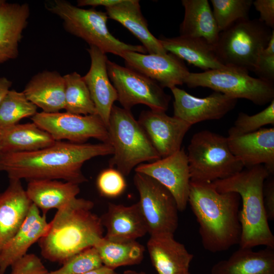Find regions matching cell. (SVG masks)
Listing matches in <instances>:
<instances>
[{
  "label": "cell",
  "instance_id": "obj_9",
  "mask_svg": "<svg viewBox=\"0 0 274 274\" xmlns=\"http://www.w3.org/2000/svg\"><path fill=\"white\" fill-rule=\"evenodd\" d=\"M249 72L232 67L190 72L185 81L189 88L203 87L230 97L245 98L264 105L274 99V83L254 78Z\"/></svg>",
  "mask_w": 274,
  "mask_h": 274
},
{
  "label": "cell",
  "instance_id": "obj_30",
  "mask_svg": "<svg viewBox=\"0 0 274 274\" xmlns=\"http://www.w3.org/2000/svg\"><path fill=\"white\" fill-rule=\"evenodd\" d=\"M0 153L37 151L53 145L55 141L33 122L17 124L2 129Z\"/></svg>",
  "mask_w": 274,
  "mask_h": 274
},
{
  "label": "cell",
  "instance_id": "obj_37",
  "mask_svg": "<svg viewBox=\"0 0 274 274\" xmlns=\"http://www.w3.org/2000/svg\"><path fill=\"white\" fill-rule=\"evenodd\" d=\"M96 187L101 195L114 198L124 192L126 183L124 176L119 171L109 167L101 171L97 176Z\"/></svg>",
  "mask_w": 274,
  "mask_h": 274
},
{
  "label": "cell",
  "instance_id": "obj_39",
  "mask_svg": "<svg viewBox=\"0 0 274 274\" xmlns=\"http://www.w3.org/2000/svg\"><path fill=\"white\" fill-rule=\"evenodd\" d=\"M10 274H50L41 259L34 254H27L11 265Z\"/></svg>",
  "mask_w": 274,
  "mask_h": 274
},
{
  "label": "cell",
  "instance_id": "obj_41",
  "mask_svg": "<svg viewBox=\"0 0 274 274\" xmlns=\"http://www.w3.org/2000/svg\"><path fill=\"white\" fill-rule=\"evenodd\" d=\"M264 204L268 220L274 219V180L270 179L264 185Z\"/></svg>",
  "mask_w": 274,
  "mask_h": 274
},
{
  "label": "cell",
  "instance_id": "obj_33",
  "mask_svg": "<svg viewBox=\"0 0 274 274\" xmlns=\"http://www.w3.org/2000/svg\"><path fill=\"white\" fill-rule=\"evenodd\" d=\"M37 108L23 91L9 90L0 102V128L17 124L23 118L32 117L37 113Z\"/></svg>",
  "mask_w": 274,
  "mask_h": 274
},
{
  "label": "cell",
  "instance_id": "obj_35",
  "mask_svg": "<svg viewBox=\"0 0 274 274\" xmlns=\"http://www.w3.org/2000/svg\"><path fill=\"white\" fill-rule=\"evenodd\" d=\"M104 266L94 246L85 249L65 261L58 269L50 274H83Z\"/></svg>",
  "mask_w": 274,
  "mask_h": 274
},
{
  "label": "cell",
  "instance_id": "obj_17",
  "mask_svg": "<svg viewBox=\"0 0 274 274\" xmlns=\"http://www.w3.org/2000/svg\"><path fill=\"white\" fill-rule=\"evenodd\" d=\"M226 138L231 152L244 167L263 165L270 174H273V128H262L246 134L228 130Z\"/></svg>",
  "mask_w": 274,
  "mask_h": 274
},
{
  "label": "cell",
  "instance_id": "obj_49",
  "mask_svg": "<svg viewBox=\"0 0 274 274\" xmlns=\"http://www.w3.org/2000/svg\"><path fill=\"white\" fill-rule=\"evenodd\" d=\"M189 274H190V273H189Z\"/></svg>",
  "mask_w": 274,
  "mask_h": 274
},
{
  "label": "cell",
  "instance_id": "obj_21",
  "mask_svg": "<svg viewBox=\"0 0 274 274\" xmlns=\"http://www.w3.org/2000/svg\"><path fill=\"white\" fill-rule=\"evenodd\" d=\"M100 219L107 231L104 237L111 241H136L148 233L138 202L131 206L109 203Z\"/></svg>",
  "mask_w": 274,
  "mask_h": 274
},
{
  "label": "cell",
  "instance_id": "obj_36",
  "mask_svg": "<svg viewBox=\"0 0 274 274\" xmlns=\"http://www.w3.org/2000/svg\"><path fill=\"white\" fill-rule=\"evenodd\" d=\"M267 124H274V99L265 109L256 114L249 115L239 113L234 125L229 130L246 134L257 131Z\"/></svg>",
  "mask_w": 274,
  "mask_h": 274
},
{
  "label": "cell",
  "instance_id": "obj_19",
  "mask_svg": "<svg viewBox=\"0 0 274 274\" xmlns=\"http://www.w3.org/2000/svg\"><path fill=\"white\" fill-rule=\"evenodd\" d=\"M46 215L32 203L18 230L0 251V274L27 254L29 248L46 234L49 228Z\"/></svg>",
  "mask_w": 274,
  "mask_h": 274
},
{
  "label": "cell",
  "instance_id": "obj_44",
  "mask_svg": "<svg viewBox=\"0 0 274 274\" xmlns=\"http://www.w3.org/2000/svg\"><path fill=\"white\" fill-rule=\"evenodd\" d=\"M83 274H117V273L115 271L114 269L108 268L104 265L98 269Z\"/></svg>",
  "mask_w": 274,
  "mask_h": 274
},
{
  "label": "cell",
  "instance_id": "obj_27",
  "mask_svg": "<svg viewBox=\"0 0 274 274\" xmlns=\"http://www.w3.org/2000/svg\"><path fill=\"white\" fill-rule=\"evenodd\" d=\"M211 274H274V248L257 251L239 248L212 267Z\"/></svg>",
  "mask_w": 274,
  "mask_h": 274
},
{
  "label": "cell",
  "instance_id": "obj_4",
  "mask_svg": "<svg viewBox=\"0 0 274 274\" xmlns=\"http://www.w3.org/2000/svg\"><path fill=\"white\" fill-rule=\"evenodd\" d=\"M269 175L263 165H258L212 183L219 192H233L240 196L242 207L239 212L242 227L239 248L264 246L274 248V236L269 228L263 200L264 182Z\"/></svg>",
  "mask_w": 274,
  "mask_h": 274
},
{
  "label": "cell",
  "instance_id": "obj_20",
  "mask_svg": "<svg viewBox=\"0 0 274 274\" xmlns=\"http://www.w3.org/2000/svg\"><path fill=\"white\" fill-rule=\"evenodd\" d=\"M153 265L158 274H189L194 257L185 246L177 241L174 234L150 235L147 244Z\"/></svg>",
  "mask_w": 274,
  "mask_h": 274
},
{
  "label": "cell",
  "instance_id": "obj_40",
  "mask_svg": "<svg viewBox=\"0 0 274 274\" xmlns=\"http://www.w3.org/2000/svg\"><path fill=\"white\" fill-rule=\"evenodd\" d=\"M253 5L260 13L259 18L268 27L273 29L274 27V1L256 0Z\"/></svg>",
  "mask_w": 274,
  "mask_h": 274
},
{
  "label": "cell",
  "instance_id": "obj_26",
  "mask_svg": "<svg viewBox=\"0 0 274 274\" xmlns=\"http://www.w3.org/2000/svg\"><path fill=\"white\" fill-rule=\"evenodd\" d=\"M108 18L114 20L129 30L142 43L149 54H165V50L158 39L151 33L143 16L139 1L121 0L106 8Z\"/></svg>",
  "mask_w": 274,
  "mask_h": 274
},
{
  "label": "cell",
  "instance_id": "obj_11",
  "mask_svg": "<svg viewBox=\"0 0 274 274\" xmlns=\"http://www.w3.org/2000/svg\"><path fill=\"white\" fill-rule=\"evenodd\" d=\"M107 71L115 87L117 100L123 108L130 110L135 105L143 104L151 110L166 112L171 97L156 81L127 67L108 59Z\"/></svg>",
  "mask_w": 274,
  "mask_h": 274
},
{
  "label": "cell",
  "instance_id": "obj_8",
  "mask_svg": "<svg viewBox=\"0 0 274 274\" xmlns=\"http://www.w3.org/2000/svg\"><path fill=\"white\" fill-rule=\"evenodd\" d=\"M187 155L192 182L211 183L244 168L231 152L227 138L207 130L194 134Z\"/></svg>",
  "mask_w": 274,
  "mask_h": 274
},
{
  "label": "cell",
  "instance_id": "obj_6",
  "mask_svg": "<svg viewBox=\"0 0 274 274\" xmlns=\"http://www.w3.org/2000/svg\"><path fill=\"white\" fill-rule=\"evenodd\" d=\"M45 7L62 20L66 31L105 53H111L121 57L127 51L147 53L143 45L128 44L114 37L107 26L109 18L106 12L93 8L82 9L65 0H54Z\"/></svg>",
  "mask_w": 274,
  "mask_h": 274
},
{
  "label": "cell",
  "instance_id": "obj_2",
  "mask_svg": "<svg viewBox=\"0 0 274 274\" xmlns=\"http://www.w3.org/2000/svg\"><path fill=\"white\" fill-rule=\"evenodd\" d=\"M241 200L236 192H219L212 183L190 182L188 203L199 225L205 250L217 253L239 244Z\"/></svg>",
  "mask_w": 274,
  "mask_h": 274
},
{
  "label": "cell",
  "instance_id": "obj_48",
  "mask_svg": "<svg viewBox=\"0 0 274 274\" xmlns=\"http://www.w3.org/2000/svg\"><path fill=\"white\" fill-rule=\"evenodd\" d=\"M0 141H1V139H0ZM0 150H1V143H0Z\"/></svg>",
  "mask_w": 274,
  "mask_h": 274
},
{
  "label": "cell",
  "instance_id": "obj_42",
  "mask_svg": "<svg viewBox=\"0 0 274 274\" xmlns=\"http://www.w3.org/2000/svg\"><path fill=\"white\" fill-rule=\"evenodd\" d=\"M121 0H78L77 6H104L105 8L115 5L120 3Z\"/></svg>",
  "mask_w": 274,
  "mask_h": 274
},
{
  "label": "cell",
  "instance_id": "obj_3",
  "mask_svg": "<svg viewBox=\"0 0 274 274\" xmlns=\"http://www.w3.org/2000/svg\"><path fill=\"white\" fill-rule=\"evenodd\" d=\"M93 202L75 198L57 210L46 234L39 241L42 256L63 264L78 253L94 246L103 236L100 217Z\"/></svg>",
  "mask_w": 274,
  "mask_h": 274
},
{
  "label": "cell",
  "instance_id": "obj_18",
  "mask_svg": "<svg viewBox=\"0 0 274 274\" xmlns=\"http://www.w3.org/2000/svg\"><path fill=\"white\" fill-rule=\"evenodd\" d=\"M87 51L91 64L83 78L89 90L96 114L107 127L111 111L118 99L117 91L108 75L106 53L94 46H89Z\"/></svg>",
  "mask_w": 274,
  "mask_h": 274
},
{
  "label": "cell",
  "instance_id": "obj_14",
  "mask_svg": "<svg viewBox=\"0 0 274 274\" xmlns=\"http://www.w3.org/2000/svg\"><path fill=\"white\" fill-rule=\"evenodd\" d=\"M121 57L126 67L156 81L163 88L183 85L190 73L183 60L171 53L146 54L127 51Z\"/></svg>",
  "mask_w": 274,
  "mask_h": 274
},
{
  "label": "cell",
  "instance_id": "obj_29",
  "mask_svg": "<svg viewBox=\"0 0 274 274\" xmlns=\"http://www.w3.org/2000/svg\"><path fill=\"white\" fill-rule=\"evenodd\" d=\"M184 19L180 36L202 38L214 46L220 33L208 0H183Z\"/></svg>",
  "mask_w": 274,
  "mask_h": 274
},
{
  "label": "cell",
  "instance_id": "obj_47",
  "mask_svg": "<svg viewBox=\"0 0 274 274\" xmlns=\"http://www.w3.org/2000/svg\"><path fill=\"white\" fill-rule=\"evenodd\" d=\"M1 130H2V129H1V128H0V133H1Z\"/></svg>",
  "mask_w": 274,
  "mask_h": 274
},
{
  "label": "cell",
  "instance_id": "obj_25",
  "mask_svg": "<svg viewBox=\"0 0 274 274\" xmlns=\"http://www.w3.org/2000/svg\"><path fill=\"white\" fill-rule=\"evenodd\" d=\"M158 40L166 51L204 71L228 67L218 60L214 46L202 38L179 36Z\"/></svg>",
  "mask_w": 274,
  "mask_h": 274
},
{
  "label": "cell",
  "instance_id": "obj_5",
  "mask_svg": "<svg viewBox=\"0 0 274 274\" xmlns=\"http://www.w3.org/2000/svg\"><path fill=\"white\" fill-rule=\"evenodd\" d=\"M107 129L114 150L109 166L116 167L124 176L140 164L161 158L130 110L114 105Z\"/></svg>",
  "mask_w": 274,
  "mask_h": 274
},
{
  "label": "cell",
  "instance_id": "obj_22",
  "mask_svg": "<svg viewBox=\"0 0 274 274\" xmlns=\"http://www.w3.org/2000/svg\"><path fill=\"white\" fill-rule=\"evenodd\" d=\"M31 204L21 180L9 179L0 193V251L23 223Z\"/></svg>",
  "mask_w": 274,
  "mask_h": 274
},
{
  "label": "cell",
  "instance_id": "obj_15",
  "mask_svg": "<svg viewBox=\"0 0 274 274\" xmlns=\"http://www.w3.org/2000/svg\"><path fill=\"white\" fill-rule=\"evenodd\" d=\"M170 90L174 97V116L191 126L201 121L223 118L234 108L237 100L216 91L200 98L177 87Z\"/></svg>",
  "mask_w": 274,
  "mask_h": 274
},
{
  "label": "cell",
  "instance_id": "obj_46",
  "mask_svg": "<svg viewBox=\"0 0 274 274\" xmlns=\"http://www.w3.org/2000/svg\"><path fill=\"white\" fill-rule=\"evenodd\" d=\"M6 2L5 0H0V7Z\"/></svg>",
  "mask_w": 274,
  "mask_h": 274
},
{
  "label": "cell",
  "instance_id": "obj_1",
  "mask_svg": "<svg viewBox=\"0 0 274 274\" xmlns=\"http://www.w3.org/2000/svg\"><path fill=\"white\" fill-rule=\"evenodd\" d=\"M113 152L108 143L55 141L37 151L0 153V172L6 173L9 179H60L79 185L88 181L82 171L85 162Z\"/></svg>",
  "mask_w": 274,
  "mask_h": 274
},
{
  "label": "cell",
  "instance_id": "obj_12",
  "mask_svg": "<svg viewBox=\"0 0 274 274\" xmlns=\"http://www.w3.org/2000/svg\"><path fill=\"white\" fill-rule=\"evenodd\" d=\"M31 119L55 141L66 140L74 143H85L93 138L109 143L107 127L97 114L41 112H37Z\"/></svg>",
  "mask_w": 274,
  "mask_h": 274
},
{
  "label": "cell",
  "instance_id": "obj_31",
  "mask_svg": "<svg viewBox=\"0 0 274 274\" xmlns=\"http://www.w3.org/2000/svg\"><path fill=\"white\" fill-rule=\"evenodd\" d=\"M104 266L114 269L120 266L140 263L145 252L136 241H114L103 236L94 245Z\"/></svg>",
  "mask_w": 274,
  "mask_h": 274
},
{
  "label": "cell",
  "instance_id": "obj_13",
  "mask_svg": "<svg viewBox=\"0 0 274 274\" xmlns=\"http://www.w3.org/2000/svg\"><path fill=\"white\" fill-rule=\"evenodd\" d=\"M134 170L151 177L164 186L174 197L179 211L185 210L188 202L190 174L184 148L167 157L140 164Z\"/></svg>",
  "mask_w": 274,
  "mask_h": 274
},
{
  "label": "cell",
  "instance_id": "obj_7",
  "mask_svg": "<svg viewBox=\"0 0 274 274\" xmlns=\"http://www.w3.org/2000/svg\"><path fill=\"white\" fill-rule=\"evenodd\" d=\"M273 30L259 19L237 21L220 32L214 46L216 55L225 66L254 72Z\"/></svg>",
  "mask_w": 274,
  "mask_h": 274
},
{
  "label": "cell",
  "instance_id": "obj_10",
  "mask_svg": "<svg viewBox=\"0 0 274 274\" xmlns=\"http://www.w3.org/2000/svg\"><path fill=\"white\" fill-rule=\"evenodd\" d=\"M133 183L140 196L138 201L150 235L174 234L179 224L176 201L171 193L158 182L135 173Z\"/></svg>",
  "mask_w": 274,
  "mask_h": 274
},
{
  "label": "cell",
  "instance_id": "obj_28",
  "mask_svg": "<svg viewBox=\"0 0 274 274\" xmlns=\"http://www.w3.org/2000/svg\"><path fill=\"white\" fill-rule=\"evenodd\" d=\"M25 191L31 203L46 215L50 210H58L76 198L80 189L74 183L43 179L29 181Z\"/></svg>",
  "mask_w": 274,
  "mask_h": 274
},
{
  "label": "cell",
  "instance_id": "obj_45",
  "mask_svg": "<svg viewBox=\"0 0 274 274\" xmlns=\"http://www.w3.org/2000/svg\"><path fill=\"white\" fill-rule=\"evenodd\" d=\"M123 274H146V273L143 271H137L133 270H126L123 272Z\"/></svg>",
  "mask_w": 274,
  "mask_h": 274
},
{
  "label": "cell",
  "instance_id": "obj_16",
  "mask_svg": "<svg viewBox=\"0 0 274 274\" xmlns=\"http://www.w3.org/2000/svg\"><path fill=\"white\" fill-rule=\"evenodd\" d=\"M138 121L161 158L181 149L183 139L191 126L164 111L151 109L143 111Z\"/></svg>",
  "mask_w": 274,
  "mask_h": 274
},
{
  "label": "cell",
  "instance_id": "obj_38",
  "mask_svg": "<svg viewBox=\"0 0 274 274\" xmlns=\"http://www.w3.org/2000/svg\"><path fill=\"white\" fill-rule=\"evenodd\" d=\"M254 73L259 78L274 83V30L259 56Z\"/></svg>",
  "mask_w": 274,
  "mask_h": 274
},
{
  "label": "cell",
  "instance_id": "obj_34",
  "mask_svg": "<svg viewBox=\"0 0 274 274\" xmlns=\"http://www.w3.org/2000/svg\"><path fill=\"white\" fill-rule=\"evenodd\" d=\"M213 13L220 31L233 23L249 19L252 0H211Z\"/></svg>",
  "mask_w": 274,
  "mask_h": 274
},
{
  "label": "cell",
  "instance_id": "obj_23",
  "mask_svg": "<svg viewBox=\"0 0 274 274\" xmlns=\"http://www.w3.org/2000/svg\"><path fill=\"white\" fill-rule=\"evenodd\" d=\"M29 15L27 3L6 1L0 7V64L18 57L19 44Z\"/></svg>",
  "mask_w": 274,
  "mask_h": 274
},
{
  "label": "cell",
  "instance_id": "obj_24",
  "mask_svg": "<svg viewBox=\"0 0 274 274\" xmlns=\"http://www.w3.org/2000/svg\"><path fill=\"white\" fill-rule=\"evenodd\" d=\"M23 92L42 112L56 113L64 109L65 80L56 71H43L33 75Z\"/></svg>",
  "mask_w": 274,
  "mask_h": 274
},
{
  "label": "cell",
  "instance_id": "obj_43",
  "mask_svg": "<svg viewBox=\"0 0 274 274\" xmlns=\"http://www.w3.org/2000/svg\"><path fill=\"white\" fill-rule=\"evenodd\" d=\"M12 82L8 78L2 77H0V102L10 90Z\"/></svg>",
  "mask_w": 274,
  "mask_h": 274
},
{
  "label": "cell",
  "instance_id": "obj_32",
  "mask_svg": "<svg viewBox=\"0 0 274 274\" xmlns=\"http://www.w3.org/2000/svg\"><path fill=\"white\" fill-rule=\"evenodd\" d=\"M65 80V112L82 115L96 114L88 88L76 72L63 76Z\"/></svg>",
  "mask_w": 274,
  "mask_h": 274
}]
</instances>
